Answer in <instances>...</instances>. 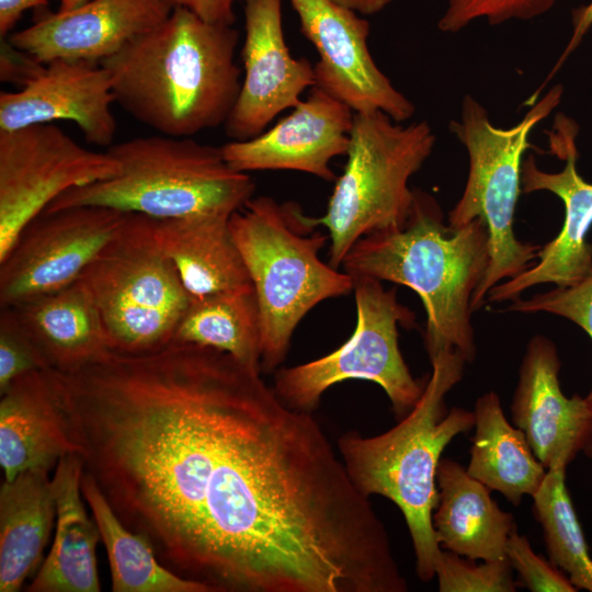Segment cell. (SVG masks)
Masks as SVG:
<instances>
[{"instance_id":"d6a6232c","label":"cell","mask_w":592,"mask_h":592,"mask_svg":"<svg viewBox=\"0 0 592 592\" xmlns=\"http://www.w3.org/2000/svg\"><path fill=\"white\" fill-rule=\"evenodd\" d=\"M41 349L12 307L0 312V394L18 377L47 369Z\"/></svg>"},{"instance_id":"5bb4252c","label":"cell","mask_w":592,"mask_h":592,"mask_svg":"<svg viewBox=\"0 0 592 592\" xmlns=\"http://www.w3.org/2000/svg\"><path fill=\"white\" fill-rule=\"evenodd\" d=\"M577 130L570 119L557 115L549 133V147L566 161L561 171L546 172L538 168L533 155L524 158L521 191H548L557 195L565 205V220L558 236L540 247L537 261L530 269L488 292L490 301L514 300L530 287L543 283L571 286L592 273V244L587 241L592 226V183L577 171Z\"/></svg>"},{"instance_id":"3957f363","label":"cell","mask_w":592,"mask_h":592,"mask_svg":"<svg viewBox=\"0 0 592 592\" xmlns=\"http://www.w3.org/2000/svg\"><path fill=\"white\" fill-rule=\"evenodd\" d=\"M489 259V236L481 219L462 227L445 224L436 198L413 189L405 226L361 237L341 266L352 277L392 282L420 296L426 314L424 343L430 361L455 350L473 362L477 349L471 298Z\"/></svg>"},{"instance_id":"7402d4cb","label":"cell","mask_w":592,"mask_h":592,"mask_svg":"<svg viewBox=\"0 0 592 592\" xmlns=\"http://www.w3.org/2000/svg\"><path fill=\"white\" fill-rule=\"evenodd\" d=\"M79 456L70 453L52 477L56 500V534L52 548L27 587L31 592H99L96 545L101 535L83 504Z\"/></svg>"},{"instance_id":"4dcf8cb0","label":"cell","mask_w":592,"mask_h":592,"mask_svg":"<svg viewBox=\"0 0 592 592\" xmlns=\"http://www.w3.org/2000/svg\"><path fill=\"white\" fill-rule=\"evenodd\" d=\"M558 0H446L437 29L457 33L477 21L500 25L511 21H531L547 13Z\"/></svg>"},{"instance_id":"44dd1931","label":"cell","mask_w":592,"mask_h":592,"mask_svg":"<svg viewBox=\"0 0 592 592\" xmlns=\"http://www.w3.org/2000/svg\"><path fill=\"white\" fill-rule=\"evenodd\" d=\"M436 483L432 522L440 547L473 560L506 558L505 545L516 524L513 514L491 498L490 489L447 458L439 463Z\"/></svg>"},{"instance_id":"836d02e7","label":"cell","mask_w":592,"mask_h":592,"mask_svg":"<svg viewBox=\"0 0 592 592\" xmlns=\"http://www.w3.org/2000/svg\"><path fill=\"white\" fill-rule=\"evenodd\" d=\"M505 556L520 576L522 585L532 592H576L567 574L550 560L534 553L526 536L513 531L505 545Z\"/></svg>"},{"instance_id":"ab89813d","label":"cell","mask_w":592,"mask_h":592,"mask_svg":"<svg viewBox=\"0 0 592 592\" xmlns=\"http://www.w3.org/2000/svg\"><path fill=\"white\" fill-rule=\"evenodd\" d=\"M584 455L592 459V437L590 439V441L587 443V445L584 446L583 451Z\"/></svg>"},{"instance_id":"cb8c5ba5","label":"cell","mask_w":592,"mask_h":592,"mask_svg":"<svg viewBox=\"0 0 592 592\" xmlns=\"http://www.w3.org/2000/svg\"><path fill=\"white\" fill-rule=\"evenodd\" d=\"M12 308L49 368L75 369L112 351L99 309L80 280Z\"/></svg>"},{"instance_id":"30bf717a","label":"cell","mask_w":592,"mask_h":592,"mask_svg":"<svg viewBox=\"0 0 592 592\" xmlns=\"http://www.w3.org/2000/svg\"><path fill=\"white\" fill-rule=\"evenodd\" d=\"M356 325L352 335L333 352L317 360L275 371L273 388L291 408L311 412L325 391L349 379L380 386L398 418L420 399L424 385L409 371L398 344V323L410 326L413 314L397 300L396 289L382 281L355 276Z\"/></svg>"},{"instance_id":"f1b7e54d","label":"cell","mask_w":592,"mask_h":592,"mask_svg":"<svg viewBox=\"0 0 592 592\" xmlns=\"http://www.w3.org/2000/svg\"><path fill=\"white\" fill-rule=\"evenodd\" d=\"M532 498L549 560L577 590L592 592V558L566 486V467L548 469Z\"/></svg>"},{"instance_id":"52a82bcc","label":"cell","mask_w":592,"mask_h":592,"mask_svg":"<svg viewBox=\"0 0 592 592\" xmlns=\"http://www.w3.org/2000/svg\"><path fill=\"white\" fill-rule=\"evenodd\" d=\"M562 86L556 84L512 127L492 124L486 107L466 94L457 119L449 130L465 147L469 170L463 194L448 213L447 223L462 227L481 219L489 236V264L471 298L473 311L485 304L488 292L500 281L510 280L530 269L540 246L522 242L513 230L514 214L521 191V171L533 128L560 103Z\"/></svg>"},{"instance_id":"7c38bea8","label":"cell","mask_w":592,"mask_h":592,"mask_svg":"<svg viewBox=\"0 0 592 592\" xmlns=\"http://www.w3.org/2000/svg\"><path fill=\"white\" fill-rule=\"evenodd\" d=\"M129 213L82 205L43 212L0 261V305L16 306L80 278Z\"/></svg>"},{"instance_id":"2e32d148","label":"cell","mask_w":592,"mask_h":592,"mask_svg":"<svg viewBox=\"0 0 592 592\" xmlns=\"http://www.w3.org/2000/svg\"><path fill=\"white\" fill-rule=\"evenodd\" d=\"M354 111L318 87L273 127L247 140L221 146L228 164L240 172L294 170L335 181L330 162L346 155Z\"/></svg>"},{"instance_id":"e575fe53","label":"cell","mask_w":592,"mask_h":592,"mask_svg":"<svg viewBox=\"0 0 592 592\" xmlns=\"http://www.w3.org/2000/svg\"><path fill=\"white\" fill-rule=\"evenodd\" d=\"M30 54L1 42L0 77L2 82L19 83L22 87L33 80L44 68Z\"/></svg>"},{"instance_id":"d6986e66","label":"cell","mask_w":592,"mask_h":592,"mask_svg":"<svg viewBox=\"0 0 592 592\" xmlns=\"http://www.w3.org/2000/svg\"><path fill=\"white\" fill-rule=\"evenodd\" d=\"M560 360L551 340L533 337L525 349L511 405L512 423L526 436L546 470L566 467L592 437L583 397L560 388Z\"/></svg>"},{"instance_id":"484cf974","label":"cell","mask_w":592,"mask_h":592,"mask_svg":"<svg viewBox=\"0 0 592 592\" xmlns=\"http://www.w3.org/2000/svg\"><path fill=\"white\" fill-rule=\"evenodd\" d=\"M468 474L513 505L533 496L547 470L536 458L525 434L511 424L494 391L481 395L474 408Z\"/></svg>"},{"instance_id":"e0dca14e","label":"cell","mask_w":592,"mask_h":592,"mask_svg":"<svg viewBox=\"0 0 592 592\" xmlns=\"http://www.w3.org/2000/svg\"><path fill=\"white\" fill-rule=\"evenodd\" d=\"M172 10L167 0H91L47 13L8 42L42 64L54 59L100 64L161 24Z\"/></svg>"},{"instance_id":"f546056e","label":"cell","mask_w":592,"mask_h":592,"mask_svg":"<svg viewBox=\"0 0 592 592\" xmlns=\"http://www.w3.org/2000/svg\"><path fill=\"white\" fill-rule=\"evenodd\" d=\"M508 558L483 561L441 549L435 563L440 592H515L517 583Z\"/></svg>"},{"instance_id":"277c9868","label":"cell","mask_w":592,"mask_h":592,"mask_svg":"<svg viewBox=\"0 0 592 592\" xmlns=\"http://www.w3.org/2000/svg\"><path fill=\"white\" fill-rule=\"evenodd\" d=\"M432 373L414 407L390 430L375 436L342 434L337 449L345 470L365 497L382 496L401 511L423 582L435 577L441 553L432 516L439 502L436 471L441 455L458 434L474 428V412L446 410L447 392L463 378L465 358L444 351L430 361Z\"/></svg>"},{"instance_id":"ffe728a7","label":"cell","mask_w":592,"mask_h":592,"mask_svg":"<svg viewBox=\"0 0 592 592\" xmlns=\"http://www.w3.org/2000/svg\"><path fill=\"white\" fill-rule=\"evenodd\" d=\"M0 395L4 480L30 469H50L61 457L75 453L47 369L18 377Z\"/></svg>"},{"instance_id":"9a60e30c","label":"cell","mask_w":592,"mask_h":592,"mask_svg":"<svg viewBox=\"0 0 592 592\" xmlns=\"http://www.w3.org/2000/svg\"><path fill=\"white\" fill-rule=\"evenodd\" d=\"M243 78L237 103L225 123L232 140L263 133L284 110L299 103L301 93L316 87L314 66L291 55L285 42L282 0H246Z\"/></svg>"},{"instance_id":"d590c367","label":"cell","mask_w":592,"mask_h":592,"mask_svg":"<svg viewBox=\"0 0 592 592\" xmlns=\"http://www.w3.org/2000/svg\"><path fill=\"white\" fill-rule=\"evenodd\" d=\"M592 26V0L584 5L576 8L572 11V34L568 41L567 46L559 56L557 62L553 67L551 71L537 90L530 96L531 102H535L542 94L543 89L553 79V77L560 70L567 58L577 49L581 43L583 36L588 33Z\"/></svg>"},{"instance_id":"8fae6325","label":"cell","mask_w":592,"mask_h":592,"mask_svg":"<svg viewBox=\"0 0 592 592\" xmlns=\"http://www.w3.org/2000/svg\"><path fill=\"white\" fill-rule=\"evenodd\" d=\"M119 170L109 152L82 147L52 123L0 130V261L58 196Z\"/></svg>"},{"instance_id":"603a6c76","label":"cell","mask_w":592,"mask_h":592,"mask_svg":"<svg viewBox=\"0 0 592 592\" xmlns=\"http://www.w3.org/2000/svg\"><path fill=\"white\" fill-rule=\"evenodd\" d=\"M231 215L152 218L153 237L191 297L251 284L229 227Z\"/></svg>"},{"instance_id":"4316f807","label":"cell","mask_w":592,"mask_h":592,"mask_svg":"<svg viewBox=\"0 0 592 592\" xmlns=\"http://www.w3.org/2000/svg\"><path fill=\"white\" fill-rule=\"evenodd\" d=\"M261 316L252 284L191 297L171 343L207 346L261 371Z\"/></svg>"},{"instance_id":"5b68a950","label":"cell","mask_w":592,"mask_h":592,"mask_svg":"<svg viewBox=\"0 0 592 592\" xmlns=\"http://www.w3.org/2000/svg\"><path fill=\"white\" fill-rule=\"evenodd\" d=\"M229 227L241 253L261 316V371L284 362L292 335L319 303L353 291V277L319 258L329 240L295 202L251 197Z\"/></svg>"},{"instance_id":"9c48e42d","label":"cell","mask_w":592,"mask_h":592,"mask_svg":"<svg viewBox=\"0 0 592 592\" xmlns=\"http://www.w3.org/2000/svg\"><path fill=\"white\" fill-rule=\"evenodd\" d=\"M114 352L139 354L172 342L191 295L153 237L152 218L129 213L79 278Z\"/></svg>"},{"instance_id":"d4e9b609","label":"cell","mask_w":592,"mask_h":592,"mask_svg":"<svg viewBox=\"0 0 592 592\" xmlns=\"http://www.w3.org/2000/svg\"><path fill=\"white\" fill-rule=\"evenodd\" d=\"M56 517L49 469L23 471L0 487V592H16L38 566Z\"/></svg>"},{"instance_id":"8992f818","label":"cell","mask_w":592,"mask_h":592,"mask_svg":"<svg viewBox=\"0 0 592 592\" xmlns=\"http://www.w3.org/2000/svg\"><path fill=\"white\" fill-rule=\"evenodd\" d=\"M106 152L119 163L116 175L66 191L44 212L96 205L155 219L231 215L254 193L252 178L232 169L221 147L192 137H136Z\"/></svg>"},{"instance_id":"ac0fdd59","label":"cell","mask_w":592,"mask_h":592,"mask_svg":"<svg viewBox=\"0 0 592 592\" xmlns=\"http://www.w3.org/2000/svg\"><path fill=\"white\" fill-rule=\"evenodd\" d=\"M107 70L86 60L54 59L16 92L0 93V130L70 121L89 144L109 148L116 133Z\"/></svg>"},{"instance_id":"74e56055","label":"cell","mask_w":592,"mask_h":592,"mask_svg":"<svg viewBox=\"0 0 592 592\" xmlns=\"http://www.w3.org/2000/svg\"><path fill=\"white\" fill-rule=\"evenodd\" d=\"M49 1L50 0H0L1 37H5L13 30L26 10L47 4Z\"/></svg>"},{"instance_id":"4fadbf2b","label":"cell","mask_w":592,"mask_h":592,"mask_svg":"<svg viewBox=\"0 0 592 592\" xmlns=\"http://www.w3.org/2000/svg\"><path fill=\"white\" fill-rule=\"evenodd\" d=\"M303 35L315 46L316 87L355 113L382 111L402 123L415 112L413 103L378 68L369 48V23L333 0H288Z\"/></svg>"},{"instance_id":"8d00e7d4","label":"cell","mask_w":592,"mask_h":592,"mask_svg":"<svg viewBox=\"0 0 592 592\" xmlns=\"http://www.w3.org/2000/svg\"><path fill=\"white\" fill-rule=\"evenodd\" d=\"M174 8H183L202 20L224 25L236 22L235 5L239 0H167Z\"/></svg>"},{"instance_id":"6da1fadb","label":"cell","mask_w":592,"mask_h":592,"mask_svg":"<svg viewBox=\"0 0 592 592\" xmlns=\"http://www.w3.org/2000/svg\"><path fill=\"white\" fill-rule=\"evenodd\" d=\"M67 434L160 562L209 592H380L397 561L311 412L223 351L170 343L55 372Z\"/></svg>"},{"instance_id":"83f0119b","label":"cell","mask_w":592,"mask_h":592,"mask_svg":"<svg viewBox=\"0 0 592 592\" xmlns=\"http://www.w3.org/2000/svg\"><path fill=\"white\" fill-rule=\"evenodd\" d=\"M81 490L106 549L114 592H209L163 566L150 544L117 517L93 477L83 471Z\"/></svg>"},{"instance_id":"7a4b0ae2","label":"cell","mask_w":592,"mask_h":592,"mask_svg":"<svg viewBox=\"0 0 592 592\" xmlns=\"http://www.w3.org/2000/svg\"><path fill=\"white\" fill-rule=\"evenodd\" d=\"M239 32L174 8L158 26L100 62L117 103L161 135L192 137L225 125L241 90Z\"/></svg>"},{"instance_id":"1f68e13d","label":"cell","mask_w":592,"mask_h":592,"mask_svg":"<svg viewBox=\"0 0 592 592\" xmlns=\"http://www.w3.org/2000/svg\"><path fill=\"white\" fill-rule=\"evenodd\" d=\"M508 310L558 315L580 326L592 338V273L574 285L557 286L551 291L535 294L528 299L516 298ZM584 401L592 422V389L584 397Z\"/></svg>"},{"instance_id":"f35d334b","label":"cell","mask_w":592,"mask_h":592,"mask_svg":"<svg viewBox=\"0 0 592 592\" xmlns=\"http://www.w3.org/2000/svg\"><path fill=\"white\" fill-rule=\"evenodd\" d=\"M333 1L355 11L356 13L361 15H373L383 11L385 8L391 4L395 0H333Z\"/></svg>"},{"instance_id":"ba28073f","label":"cell","mask_w":592,"mask_h":592,"mask_svg":"<svg viewBox=\"0 0 592 592\" xmlns=\"http://www.w3.org/2000/svg\"><path fill=\"white\" fill-rule=\"evenodd\" d=\"M436 136L426 121L408 125L382 111L354 113L346 162L326 213L308 216L328 230L329 263L342 265L363 236L405 226L413 203L409 180L431 156Z\"/></svg>"}]
</instances>
